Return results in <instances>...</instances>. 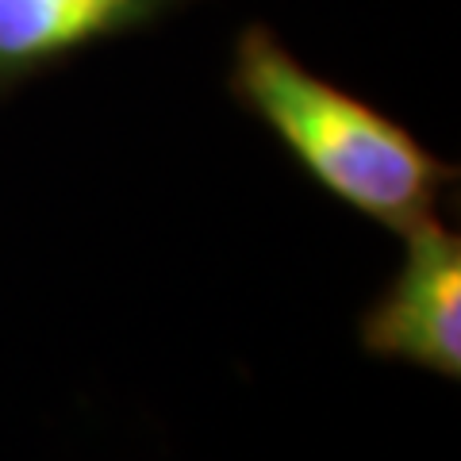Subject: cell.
I'll use <instances>...</instances> for the list:
<instances>
[{"label":"cell","instance_id":"6da1fadb","mask_svg":"<svg viewBox=\"0 0 461 461\" xmlns=\"http://www.w3.org/2000/svg\"><path fill=\"white\" fill-rule=\"evenodd\" d=\"M230 89L346 208L396 235L435 223L454 169L384 112L312 74L269 27L239 35Z\"/></svg>","mask_w":461,"mask_h":461},{"label":"cell","instance_id":"7a4b0ae2","mask_svg":"<svg viewBox=\"0 0 461 461\" xmlns=\"http://www.w3.org/2000/svg\"><path fill=\"white\" fill-rule=\"evenodd\" d=\"M403 266L362 315L357 339L373 357L461 377V239L427 223L411 230Z\"/></svg>","mask_w":461,"mask_h":461},{"label":"cell","instance_id":"3957f363","mask_svg":"<svg viewBox=\"0 0 461 461\" xmlns=\"http://www.w3.org/2000/svg\"><path fill=\"white\" fill-rule=\"evenodd\" d=\"M173 0H0V93L93 42L158 20Z\"/></svg>","mask_w":461,"mask_h":461}]
</instances>
